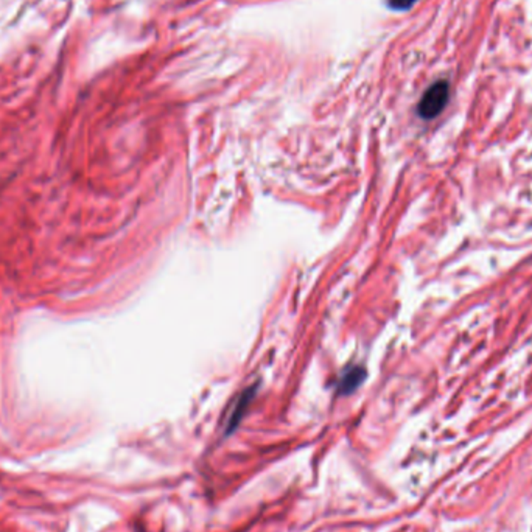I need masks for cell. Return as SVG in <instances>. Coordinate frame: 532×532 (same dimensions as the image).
<instances>
[{
	"label": "cell",
	"mask_w": 532,
	"mask_h": 532,
	"mask_svg": "<svg viewBox=\"0 0 532 532\" xmlns=\"http://www.w3.org/2000/svg\"><path fill=\"white\" fill-rule=\"evenodd\" d=\"M448 98H450L448 81L445 80L436 81L435 85H431L427 91H425L423 97L420 98L419 106H417V114H419L423 120L436 119L439 114L445 109Z\"/></svg>",
	"instance_id": "6da1fadb"
},
{
	"label": "cell",
	"mask_w": 532,
	"mask_h": 532,
	"mask_svg": "<svg viewBox=\"0 0 532 532\" xmlns=\"http://www.w3.org/2000/svg\"><path fill=\"white\" fill-rule=\"evenodd\" d=\"M364 376H366V371L363 369V367H350V369H347L344 374H342L341 380L338 383L340 394L346 396V394H350V392H354L359 384L363 383Z\"/></svg>",
	"instance_id": "7a4b0ae2"
},
{
	"label": "cell",
	"mask_w": 532,
	"mask_h": 532,
	"mask_svg": "<svg viewBox=\"0 0 532 532\" xmlns=\"http://www.w3.org/2000/svg\"><path fill=\"white\" fill-rule=\"evenodd\" d=\"M252 396H254L252 389H248L246 392H243V396L239 398V402H237V405L234 406V411L231 413V416H229L227 425H226V433H232L237 428V425L240 423L241 417L244 414V409H246L248 405L251 403Z\"/></svg>",
	"instance_id": "3957f363"
},
{
	"label": "cell",
	"mask_w": 532,
	"mask_h": 532,
	"mask_svg": "<svg viewBox=\"0 0 532 532\" xmlns=\"http://www.w3.org/2000/svg\"><path fill=\"white\" fill-rule=\"evenodd\" d=\"M416 4V0H389V6L392 10H398V11H405L409 10L413 5Z\"/></svg>",
	"instance_id": "277c9868"
}]
</instances>
